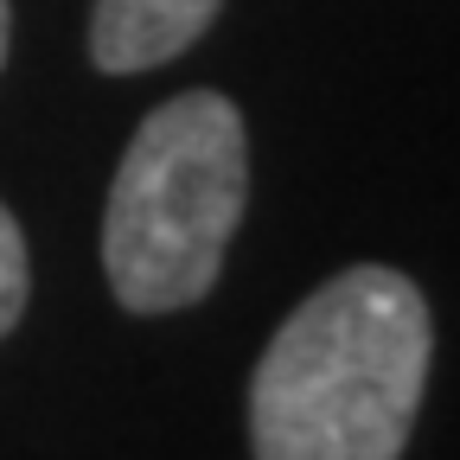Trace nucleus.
I'll return each instance as SVG.
<instances>
[{
	"instance_id": "obj_4",
	"label": "nucleus",
	"mask_w": 460,
	"mask_h": 460,
	"mask_svg": "<svg viewBox=\"0 0 460 460\" xmlns=\"http://www.w3.org/2000/svg\"><path fill=\"white\" fill-rule=\"evenodd\" d=\"M26 295H32V269H26V237L13 211L0 205V339H7L26 314Z\"/></svg>"
},
{
	"instance_id": "obj_5",
	"label": "nucleus",
	"mask_w": 460,
	"mask_h": 460,
	"mask_svg": "<svg viewBox=\"0 0 460 460\" xmlns=\"http://www.w3.org/2000/svg\"><path fill=\"white\" fill-rule=\"evenodd\" d=\"M7 45H13V13H7V0H0V65H7Z\"/></svg>"
},
{
	"instance_id": "obj_2",
	"label": "nucleus",
	"mask_w": 460,
	"mask_h": 460,
	"mask_svg": "<svg viewBox=\"0 0 460 460\" xmlns=\"http://www.w3.org/2000/svg\"><path fill=\"white\" fill-rule=\"evenodd\" d=\"M250 199L243 115L186 90L135 128L102 211V269L128 314H180L211 295Z\"/></svg>"
},
{
	"instance_id": "obj_3",
	"label": "nucleus",
	"mask_w": 460,
	"mask_h": 460,
	"mask_svg": "<svg viewBox=\"0 0 460 460\" xmlns=\"http://www.w3.org/2000/svg\"><path fill=\"white\" fill-rule=\"evenodd\" d=\"M224 0H96L90 13V58L102 71H154L186 45L205 39Z\"/></svg>"
},
{
	"instance_id": "obj_1",
	"label": "nucleus",
	"mask_w": 460,
	"mask_h": 460,
	"mask_svg": "<svg viewBox=\"0 0 460 460\" xmlns=\"http://www.w3.org/2000/svg\"><path fill=\"white\" fill-rule=\"evenodd\" d=\"M429 295L358 262L281 320L250 377L256 460H402L429 390Z\"/></svg>"
}]
</instances>
